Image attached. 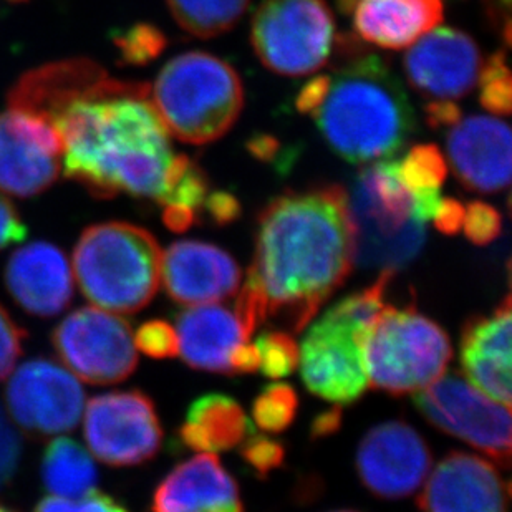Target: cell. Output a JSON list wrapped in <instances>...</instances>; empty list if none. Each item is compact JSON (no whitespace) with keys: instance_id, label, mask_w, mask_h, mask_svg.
Listing matches in <instances>:
<instances>
[{"instance_id":"cell-7","label":"cell","mask_w":512,"mask_h":512,"mask_svg":"<svg viewBox=\"0 0 512 512\" xmlns=\"http://www.w3.org/2000/svg\"><path fill=\"white\" fill-rule=\"evenodd\" d=\"M353 261L397 271L425 244V226L416 216L415 196L401 181L397 161L363 168L347 193Z\"/></svg>"},{"instance_id":"cell-1","label":"cell","mask_w":512,"mask_h":512,"mask_svg":"<svg viewBox=\"0 0 512 512\" xmlns=\"http://www.w3.org/2000/svg\"><path fill=\"white\" fill-rule=\"evenodd\" d=\"M353 266L347 191L284 193L262 209L256 254L236 312L249 332L267 320L302 332Z\"/></svg>"},{"instance_id":"cell-17","label":"cell","mask_w":512,"mask_h":512,"mask_svg":"<svg viewBox=\"0 0 512 512\" xmlns=\"http://www.w3.org/2000/svg\"><path fill=\"white\" fill-rule=\"evenodd\" d=\"M126 83L110 77L107 70L93 60L68 58L24 73L10 88L9 107L39 116L54 125L58 116L73 103L116 92Z\"/></svg>"},{"instance_id":"cell-24","label":"cell","mask_w":512,"mask_h":512,"mask_svg":"<svg viewBox=\"0 0 512 512\" xmlns=\"http://www.w3.org/2000/svg\"><path fill=\"white\" fill-rule=\"evenodd\" d=\"M179 353L189 367L232 375L231 355L251 332L236 309L223 305H194L178 315Z\"/></svg>"},{"instance_id":"cell-10","label":"cell","mask_w":512,"mask_h":512,"mask_svg":"<svg viewBox=\"0 0 512 512\" xmlns=\"http://www.w3.org/2000/svg\"><path fill=\"white\" fill-rule=\"evenodd\" d=\"M52 342L68 372L92 385L123 382L138 363L131 325L95 305L67 315L54 330Z\"/></svg>"},{"instance_id":"cell-27","label":"cell","mask_w":512,"mask_h":512,"mask_svg":"<svg viewBox=\"0 0 512 512\" xmlns=\"http://www.w3.org/2000/svg\"><path fill=\"white\" fill-rule=\"evenodd\" d=\"M45 488L58 498H78L97 486L98 471L92 456L77 441L58 436L42 456Z\"/></svg>"},{"instance_id":"cell-14","label":"cell","mask_w":512,"mask_h":512,"mask_svg":"<svg viewBox=\"0 0 512 512\" xmlns=\"http://www.w3.org/2000/svg\"><path fill=\"white\" fill-rule=\"evenodd\" d=\"M62 171V140L39 116L12 110L0 115V191L17 198L44 193Z\"/></svg>"},{"instance_id":"cell-12","label":"cell","mask_w":512,"mask_h":512,"mask_svg":"<svg viewBox=\"0 0 512 512\" xmlns=\"http://www.w3.org/2000/svg\"><path fill=\"white\" fill-rule=\"evenodd\" d=\"M10 375L5 401L25 435L44 440L78 425L85 410V392L67 368L47 358H34Z\"/></svg>"},{"instance_id":"cell-25","label":"cell","mask_w":512,"mask_h":512,"mask_svg":"<svg viewBox=\"0 0 512 512\" xmlns=\"http://www.w3.org/2000/svg\"><path fill=\"white\" fill-rule=\"evenodd\" d=\"M353 10L357 34L370 44L401 50L436 29L443 20L441 0H343Z\"/></svg>"},{"instance_id":"cell-3","label":"cell","mask_w":512,"mask_h":512,"mask_svg":"<svg viewBox=\"0 0 512 512\" xmlns=\"http://www.w3.org/2000/svg\"><path fill=\"white\" fill-rule=\"evenodd\" d=\"M330 148L348 163L397 155L415 131L405 88L377 55H353L334 75L310 113Z\"/></svg>"},{"instance_id":"cell-41","label":"cell","mask_w":512,"mask_h":512,"mask_svg":"<svg viewBox=\"0 0 512 512\" xmlns=\"http://www.w3.org/2000/svg\"><path fill=\"white\" fill-rule=\"evenodd\" d=\"M204 209L214 219V223L218 224L232 223L241 214V204L237 201L236 196L229 193L208 194Z\"/></svg>"},{"instance_id":"cell-36","label":"cell","mask_w":512,"mask_h":512,"mask_svg":"<svg viewBox=\"0 0 512 512\" xmlns=\"http://www.w3.org/2000/svg\"><path fill=\"white\" fill-rule=\"evenodd\" d=\"M463 228L469 241L486 246L501 232V214L483 201H474L464 209Z\"/></svg>"},{"instance_id":"cell-26","label":"cell","mask_w":512,"mask_h":512,"mask_svg":"<svg viewBox=\"0 0 512 512\" xmlns=\"http://www.w3.org/2000/svg\"><path fill=\"white\" fill-rule=\"evenodd\" d=\"M251 433V421L234 398L209 393L189 406L179 436L191 450L214 455L234 450Z\"/></svg>"},{"instance_id":"cell-47","label":"cell","mask_w":512,"mask_h":512,"mask_svg":"<svg viewBox=\"0 0 512 512\" xmlns=\"http://www.w3.org/2000/svg\"><path fill=\"white\" fill-rule=\"evenodd\" d=\"M10 2H27V0H10Z\"/></svg>"},{"instance_id":"cell-32","label":"cell","mask_w":512,"mask_h":512,"mask_svg":"<svg viewBox=\"0 0 512 512\" xmlns=\"http://www.w3.org/2000/svg\"><path fill=\"white\" fill-rule=\"evenodd\" d=\"M254 345L259 353V370L267 378L289 377L299 367V345L287 332H264Z\"/></svg>"},{"instance_id":"cell-15","label":"cell","mask_w":512,"mask_h":512,"mask_svg":"<svg viewBox=\"0 0 512 512\" xmlns=\"http://www.w3.org/2000/svg\"><path fill=\"white\" fill-rule=\"evenodd\" d=\"M430 448L420 433L403 421H387L363 436L358 446V478L383 499H403L415 493L430 473Z\"/></svg>"},{"instance_id":"cell-48","label":"cell","mask_w":512,"mask_h":512,"mask_svg":"<svg viewBox=\"0 0 512 512\" xmlns=\"http://www.w3.org/2000/svg\"><path fill=\"white\" fill-rule=\"evenodd\" d=\"M337 512H355V511H337Z\"/></svg>"},{"instance_id":"cell-42","label":"cell","mask_w":512,"mask_h":512,"mask_svg":"<svg viewBox=\"0 0 512 512\" xmlns=\"http://www.w3.org/2000/svg\"><path fill=\"white\" fill-rule=\"evenodd\" d=\"M464 206L456 199L446 198L441 201L433 223L436 229L446 236H455L463 228Z\"/></svg>"},{"instance_id":"cell-21","label":"cell","mask_w":512,"mask_h":512,"mask_svg":"<svg viewBox=\"0 0 512 512\" xmlns=\"http://www.w3.org/2000/svg\"><path fill=\"white\" fill-rule=\"evenodd\" d=\"M464 377L489 398L511 408V297L493 314L464 325L459 343Z\"/></svg>"},{"instance_id":"cell-6","label":"cell","mask_w":512,"mask_h":512,"mask_svg":"<svg viewBox=\"0 0 512 512\" xmlns=\"http://www.w3.org/2000/svg\"><path fill=\"white\" fill-rule=\"evenodd\" d=\"M153 107L166 130L189 145H206L226 135L244 105L236 70L206 52H186L161 68Z\"/></svg>"},{"instance_id":"cell-8","label":"cell","mask_w":512,"mask_h":512,"mask_svg":"<svg viewBox=\"0 0 512 512\" xmlns=\"http://www.w3.org/2000/svg\"><path fill=\"white\" fill-rule=\"evenodd\" d=\"M451 353L450 337L435 320L385 304L363 342L368 385L395 397L420 392L445 375Z\"/></svg>"},{"instance_id":"cell-37","label":"cell","mask_w":512,"mask_h":512,"mask_svg":"<svg viewBox=\"0 0 512 512\" xmlns=\"http://www.w3.org/2000/svg\"><path fill=\"white\" fill-rule=\"evenodd\" d=\"M35 512H130L125 506L116 503L107 494L93 489L78 498H58L49 496L37 504Z\"/></svg>"},{"instance_id":"cell-38","label":"cell","mask_w":512,"mask_h":512,"mask_svg":"<svg viewBox=\"0 0 512 512\" xmlns=\"http://www.w3.org/2000/svg\"><path fill=\"white\" fill-rule=\"evenodd\" d=\"M25 332L0 305V382L14 372L15 363L22 355Z\"/></svg>"},{"instance_id":"cell-46","label":"cell","mask_w":512,"mask_h":512,"mask_svg":"<svg viewBox=\"0 0 512 512\" xmlns=\"http://www.w3.org/2000/svg\"><path fill=\"white\" fill-rule=\"evenodd\" d=\"M0 512H14V511H10V509L2 508V506H0Z\"/></svg>"},{"instance_id":"cell-4","label":"cell","mask_w":512,"mask_h":512,"mask_svg":"<svg viewBox=\"0 0 512 512\" xmlns=\"http://www.w3.org/2000/svg\"><path fill=\"white\" fill-rule=\"evenodd\" d=\"M161 259L160 244L146 229L130 223L95 224L75 246L73 277L98 309L135 314L158 292Z\"/></svg>"},{"instance_id":"cell-40","label":"cell","mask_w":512,"mask_h":512,"mask_svg":"<svg viewBox=\"0 0 512 512\" xmlns=\"http://www.w3.org/2000/svg\"><path fill=\"white\" fill-rule=\"evenodd\" d=\"M27 228L20 218L14 204L0 196V251L15 242L24 241Z\"/></svg>"},{"instance_id":"cell-22","label":"cell","mask_w":512,"mask_h":512,"mask_svg":"<svg viewBox=\"0 0 512 512\" xmlns=\"http://www.w3.org/2000/svg\"><path fill=\"white\" fill-rule=\"evenodd\" d=\"M5 282L15 302L37 317H54L72 302V267L50 242H32L15 251L5 269Z\"/></svg>"},{"instance_id":"cell-39","label":"cell","mask_w":512,"mask_h":512,"mask_svg":"<svg viewBox=\"0 0 512 512\" xmlns=\"http://www.w3.org/2000/svg\"><path fill=\"white\" fill-rule=\"evenodd\" d=\"M20 453L22 445L19 433L0 408V489L14 478L15 471L19 468Z\"/></svg>"},{"instance_id":"cell-13","label":"cell","mask_w":512,"mask_h":512,"mask_svg":"<svg viewBox=\"0 0 512 512\" xmlns=\"http://www.w3.org/2000/svg\"><path fill=\"white\" fill-rule=\"evenodd\" d=\"M83 435L95 458L110 466L146 463L160 451V418L145 393L115 392L85 406Z\"/></svg>"},{"instance_id":"cell-23","label":"cell","mask_w":512,"mask_h":512,"mask_svg":"<svg viewBox=\"0 0 512 512\" xmlns=\"http://www.w3.org/2000/svg\"><path fill=\"white\" fill-rule=\"evenodd\" d=\"M153 512H244L237 483L219 463L203 453L179 464L161 481Z\"/></svg>"},{"instance_id":"cell-2","label":"cell","mask_w":512,"mask_h":512,"mask_svg":"<svg viewBox=\"0 0 512 512\" xmlns=\"http://www.w3.org/2000/svg\"><path fill=\"white\" fill-rule=\"evenodd\" d=\"M145 83L83 98L55 120L68 178L98 198L130 194L165 203L189 158L174 155L170 131Z\"/></svg>"},{"instance_id":"cell-43","label":"cell","mask_w":512,"mask_h":512,"mask_svg":"<svg viewBox=\"0 0 512 512\" xmlns=\"http://www.w3.org/2000/svg\"><path fill=\"white\" fill-rule=\"evenodd\" d=\"M426 120L435 130L451 128L461 120V110L453 102H431L426 107Z\"/></svg>"},{"instance_id":"cell-35","label":"cell","mask_w":512,"mask_h":512,"mask_svg":"<svg viewBox=\"0 0 512 512\" xmlns=\"http://www.w3.org/2000/svg\"><path fill=\"white\" fill-rule=\"evenodd\" d=\"M241 455L244 461L264 478L281 466L285 451L279 441L266 435H256L252 431L241 445Z\"/></svg>"},{"instance_id":"cell-19","label":"cell","mask_w":512,"mask_h":512,"mask_svg":"<svg viewBox=\"0 0 512 512\" xmlns=\"http://www.w3.org/2000/svg\"><path fill=\"white\" fill-rule=\"evenodd\" d=\"M161 281L174 302L214 304L236 295L241 269L228 252L199 241H178L161 259Z\"/></svg>"},{"instance_id":"cell-9","label":"cell","mask_w":512,"mask_h":512,"mask_svg":"<svg viewBox=\"0 0 512 512\" xmlns=\"http://www.w3.org/2000/svg\"><path fill=\"white\" fill-rule=\"evenodd\" d=\"M252 47L284 77H305L329 60L335 20L324 0H264L252 19Z\"/></svg>"},{"instance_id":"cell-20","label":"cell","mask_w":512,"mask_h":512,"mask_svg":"<svg viewBox=\"0 0 512 512\" xmlns=\"http://www.w3.org/2000/svg\"><path fill=\"white\" fill-rule=\"evenodd\" d=\"M448 158L466 188L501 191L511 181V130L494 116L459 120L448 135Z\"/></svg>"},{"instance_id":"cell-30","label":"cell","mask_w":512,"mask_h":512,"mask_svg":"<svg viewBox=\"0 0 512 512\" xmlns=\"http://www.w3.org/2000/svg\"><path fill=\"white\" fill-rule=\"evenodd\" d=\"M299 400L287 383H272L264 388L252 406L257 426L267 433H281L294 421Z\"/></svg>"},{"instance_id":"cell-18","label":"cell","mask_w":512,"mask_h":512,"mask_svg":"<svg viewBox=\"0 0 512 512\" xmlns=\"http://www.w3.org/2000/svg\"><path fill=\"white\" fill-rule=\"evenodd\" d=\"M509 489L494 464L453 451L436 464L418 498L421 512H508Z\"/></svg>"},{"instance_id":"cell-34","label":"cell","mask_w":512,"mask_h":512,"mask_svg":"<svg viewBox=\"0 0 512 512\" xmlns=\"http://www.w3.org/2000/svg\"><path fill=\"white\" fill-rule=\"evenodd\" d=\"M136 350L153 358L176 357L179 353L178 334L163 320H151L141 325L135 335Z\"/></svg>"},{"instance_id":"cell-28","label":"cell","mask_w":512,"mask_h":512,"mask_svg":"<svg viewBox=\"0 0 512 512\" xmlns=\"http://www.w3.org/2000/svg\"><path fill=\"white\" fill-rule=\"evenodd\" d=\"M397 166L401 181L415 196L416 216L423 223H430L443 201L440 188L448 173L445 156L436 146H415L397 161Z\"/></svg>"},{"instance_id":"cell-31","label":"cell","mask_w":512,"mask_h":512,"mask_svg":"<svg viewBox=\"0 0 512 512\" xmlns=\"http://www.w3.org/2000/svg\"><path fill=\"white\" fill-rule=\"evenodd\" d=\"M479 100L493 115L508 116L512 107V77L504 52L484 63L479 73Z\"/></svg>"},{"instance_id":"cell-33","label":"cell","mask_w":512,"mask_h":512,"mask_svg":"<svg viewBox=\"0 0 512 512\" xmlns=\"http://www.w3.org/2000/svg\"><path fill=\"white\" fill-rule=\"evenodd\" d=\"M115 45L120 50L123 62L146 65L165 50L166 37L155 25L138 24L116 35Z\"/></svg>"},{"instance_id":"cell-16","label":"cell","mask_w":512,"mask_h":512,"mask_svg":"<svg viewBox=\"0 0 512 512\" xmlns=\"http://www.w3.org/2000/svg\"><path fill=\"white\" fill-rule=\"evenodd\" d=\"M483 68L481 52L469 35L450 27H436L415 44L405 57L411 87L435 102H453L478 85Z\"/></svg>"},{"instance_id":"cell-29","label":"cell","mask_w":512,"mask_h":512,"mask_svg":"<svg viewBox=\"0 0 512 512\" xmlns=\"http://www.w3.org/2000/svg\"><path fill=\"white\" fill-rule=\"evenodd\" d=\"M176 24L199 39L224 34L239 22L249 0H166Z\"/></svg>"},{"instance_id":"cell-45","label":"cell","mask_w":512,"mask_h":512,"mask_svg":"<svg viewBox=\"0 0 512 512\" xmlns=\"http://www.w3.org/2000/svg\"><path fill=\"white\" fill-rule=\"evenodd\" d=\"M339 421V411L325 413V415L320 416L319 420L315 421V435H327V433H330V431L337 430V428H339Z\"/></svg>"},{"instance_id":"cell-5","label":"cell","mask_w":512,"mask_h":512,"mask_svg":"<svg viewBox=\"0 0 512 512\" xmlns=\"http://www.w3.org/2000/svg\"><path fill=\"white\" fill-rule=\"evenodd\" d=\"M395 271L385 269L367 289L332 305L305 334L299 348L302 380L310 392L337 405H350L368 387L363 342L382 309Z\"/></svg>"},{"instance_id":"cell-44","label":"cell","mask_w":512,"mask_h":512,"mask_svg":"<svg viewBox=\"0 0 512 512\" xmlns=\"http://www.w3.org/2000/svg\"><path fill=\"white\" fill-rule=\"evenodd\" d=\"M232 375L259 370V353L254 343L244 342L231 355Z\"/></svg>"},{"instance_id":"cell-11","label":"cell","mask_w":512,"mask_h":512,"mask_svg":"<svg viewBox=\"0 0 512 512\" xmlns=\"http://www.w3.org/2000/svg\"><path fill=\"white\" fill-rule=\"evenodd\" d=\"M421 415L438 430L466 441L508 468L511 461V411L458 375H441L415 393Z\"/></svg>"}]
</instances>
